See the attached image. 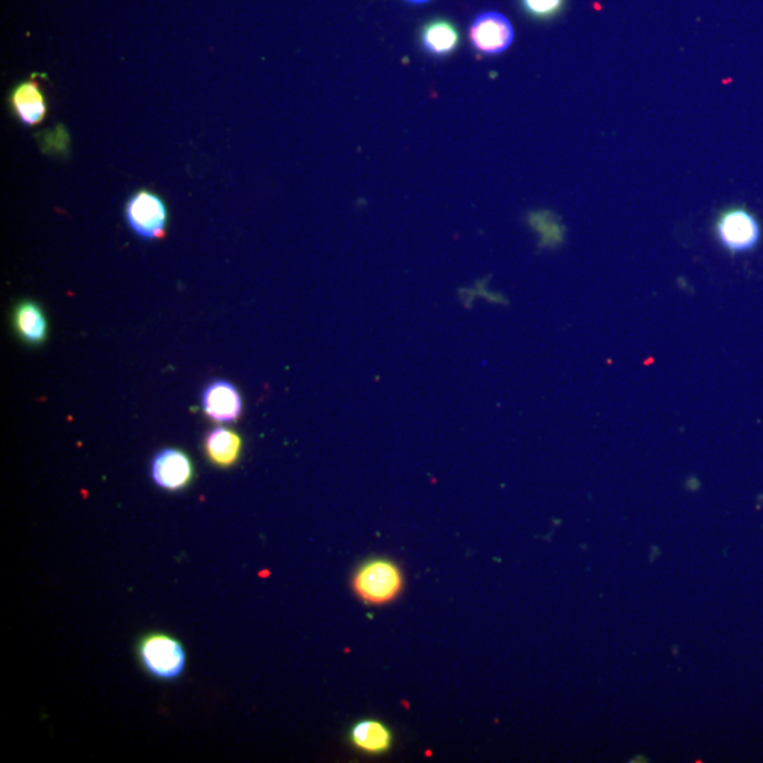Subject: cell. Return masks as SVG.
Wrapping results in <instances>:
<instances>
[{
	"instance_id": "1",
	"label": "cell",
	"mask_w": 763,
	"mask_h": 763,
	"mask_svg": "<svg viewBox=\"0 0 763 763\" xmlns=\"http://www.w3.org/2000/svg\"><path fill=\"white\" fill-rule=\"evenodd\" d=\"M136 652L147 675L157 681H177L186 671V650L175 636L163 633L147 634L141 636Z\"/></svg>"
},
{
	"instance_id": "2",
	"label": "cell",
	"mask_w": 763,
	"mask_h": 763,
	"mask_svg": "<svg viewBox=\"0 0 763 763\" xmlns=\"http://www.w3.org/2000/svg\"><path fill=\"white\" fill-rule=\"evenodd\" d=\"M352 588L362 603L387 605L402 593L403 573L392 560L373 559L358 568Z\"/></svg>"
},
{
	"instance_id": "3",
	"label": "cell",
	"mask_w": 763,
	"mask_h": 763,
	"mask_svg": "<svg viewBox=\"0 0 763 763\" xmlns=\"http://www.w3.org/2000/svg\"><path fill=\"white\" fill-rule=\"evenodd\" d=\"M125 219L131 233L140 239H163L168 225L165 199L150 189H136L125 204Z\"/></svg>"
},
{
	"instance_id": "4",
	"label": "cell",
	"mask_w": 763,
	"mask_h": 763,
	"mask_svg": "<svg viewBox=\"0 0 763 763\" xmlns=\"http://www.w3.org/2000/svg\"><path fill=\"white\" fill-rule=\"evenodd\" d=\"M720 244L731 254H745L754 250L761 239L757 219L745 208H731L720 215L715 224Z\"/></svg>"
},
{
	"instance_id": "5",
	"label": "cell",
	"mask_w": 763,
	"mask_h": 763,
	"mask_svg": "<svg viewBox=\"0 0 763 763\" xmlns=\"http://www.w3.org/2000/svg\"><path fill=\"white\" fill-rule=\"evenodd\" d=\"M150 477L165 491L180 492L192 486L196 467L186 451L163 449L151 458Z\"/></svg>"
},
{
	"instance_id": "6",
	"label": "cell",
	"mask_w": 763,
	"mask_h": 763,
	"mask_svg": "<svg viewBox=\"0 0 763 763\" xmlns=\"http://www.w3.org/2000/svg\"><path fill=\"white\" fill-rule=\"evenodd\" d=\"M470 39L476 50L482 55L497 56L512 46L515 31L512 23L503 14L486 12L473 20Z\"/></svg>"
},
{
	"instance_id": "7",
	"label": "cell",
	"mask_w": 763,
	"mask_h": 763,
	"mask_svg": "<svg viewBox=\"0 0 763 763\" xmlns=\"http://www.w3.org/2000/svg\"><path fill=\"white\" fill-rule=\"evenodd\" d=\"M202 407L213 422L235 423L244 410V400L234 383L215 379L203 391Z\"/></svg>"
},
{
	"instance_id": "8",
	"label": "cell",
	"mask_w": 763,
	"mask_h": 763,
	"mask_svg": "<svg viewBox=\"0 0 763 763\" xmlns=\"http://www.w3.org/2000/svg\"><path fill=\"white\" fill-rule=\"evenodd\" d=\"M39 74L29 80L19 82L9 94L8 104L19 123L36 128L47 117V99L43 87L39 82Z\"/></svg>"
},
{
	"instance_id": "9",
	"label": "cell",
	"mask_w": 763,
	"mask_h": 763,
	"mask_svg": "<svg viewBox=\"0 0 763 763\" xmlns=\"http://www.w3.org/2000/svg\"><path fill=\"white\" fill-rule=\"evenodd\" d=\"M12 325L16 335L29 346L43 345L49 339V320L35 300H22L14 305Z\"/></svg>"
},
{
	"instance_id": "10",
	"label": "cell",
	"mask_w": 763,
	"mask_h": 763,
	"mask_svg": "<svg viewBox=\"0 0 763 763\" xmlns=\"http://www.w3.org/2000/svg\"><path fill=\"white\" fill-rule=\"evenodd\" d=\"M242 449V437L228 428H215L204 437L205 457L218 468L234 467L241 460Z\"/></svg>"
},
{
	"instance_id": "11",
	"label": "cell",
	"mask_w": 763,
	"mask_h": 763,
	"mask_svg": "<svg viewBox=\"0 0 763 763\" xmlns=\"http://www.w3.org/2000/svg\"><path fill=\"white\" fill-rule=\"evenodd\" d=\"M350 740L365 754H385L393 742L392 731L378 720H362L351 728Z\"/></svg>"
},
{
	"instance_id": "12",
	"label": "cell",
	"mask_w": 763,
	"mask_h": 763,
	"mask_svg": "<svg viewBox=\"0 0 763 763\" xmlns=\"http://www.w3.org/2000/svg\"><path fill=\"white\" fill-rule=\"evenodd\" d=\"M422 40L425 50L430 51L431 55L447 56L457 49L460 36L450 22L434 20V22L425 26Z\"/></svg>"
},
{
	"instance_id": "13",
	"label": "cell",
	"mask_w": 763,
	"mask_h": 763,
	"mask_svg": "<svg viewBox=\"0 0 763 763\" xmlns=\"http://www.w3.org/2000/svg\"><path fill=\"white\" fill-rule=\"evenodd\" d=\"M522 3L529 14L546 19L559 12L565 0H522Z\"/></svg>"
},
{
	"instance_id": "14",
	"label": "cell",
	"mask_w": 763,
	"mask_h": 763,
	"mask_svg": "<svg viewBox=\"0 0 763 763\" xmlns=\"http://www.w3.org/2000/svg\"><path fill=\"white\" fill-rule=\"evenodd\" d=\"M409 3H414V4H422V3H428L430 0H408Z\"/></svg>"
}]
</instances>
